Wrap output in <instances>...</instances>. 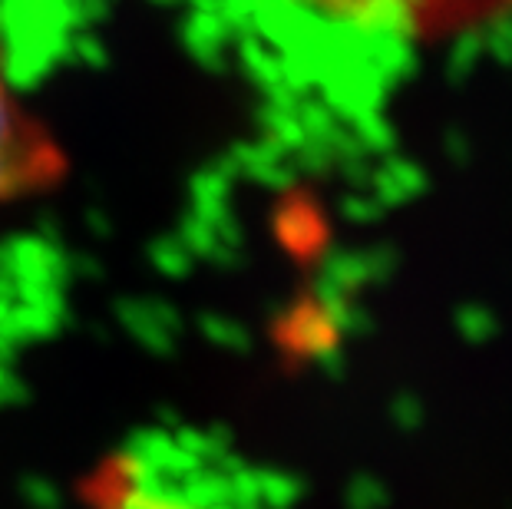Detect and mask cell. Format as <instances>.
I'll return each instance as SVG.
<instances>
[{"instance_id": "7a4b0ae2", "label": "cell", "mask_w": 512, "mask_h": 509, "mask_svg": "<svg viewBox=\"0 0 512 509\" xmlns=\"http://www.w3.org/2000/svg\"><path fill=\"white\" fill-rule=\"evenodd\" d=\"M67 172L57 139L17 100L0 63V205L34 199Z\"/></svg>"}, {"instance_id": "6da1fadb", "label": "cell", "mask_w": 512, "mask_h": 509, "mask_svg": "<svg viewBox=\"0 0 512 509\" xmlns=\"http://www.w3.org/2000/svg\"><path fill=\"white\" fill-rule=\"evenodd\" d=\"M344 24L403 37H443L512 14V0H301Z\"/></svg>"}]
</instances>
